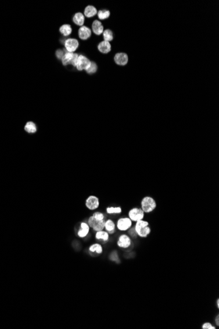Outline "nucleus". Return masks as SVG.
<instances>
[{"label":"nucleus","mask_w":219,"mask_h":329,"mask_svg":"<svg viewBox=\"0 0 219 329\" xmlns=\"http://www.w3.org/2000/svg\"><path fill=\"white\" fill-rule=\"evenodd\" d=\"M141 209L144 213L149 214L152 212L157 207L156 200L152 197L146 196L142 199L140 202Z\"/></svg>","instance_id":"2"},{"label":"nucleus","mask_w":219,"mask_h":329,"mask_svg":"<svg viewBox=\"0 0 219 329\" xmlns=\"http://www.w3.org/2000/svg\"><path fill=\"white\" fill-rule=\"evenodd\" d=\"M135 231L136 234L141 238H146L151 233V229L149 227V223L147 221L142 219L136 222Z\"/></svg>","instance_id":"1"},{"label":"nucleus","mask_w":219,"mask_h":329,"mask_svg":"<svg viewBox=\"0 0 219 329\" xmlns=\"http://www.w3.org/2000/svg\"><path fill=\"white\" fill-rule=\"evenodd\" d=\"M144 212L141 208H131L128 213L129 218L132 222H136L138 221L143 219L144 218Z\"/></svg>","instance_id":"4"},{"label":"nucleus","mask_w":219,"mask_h":329,"mask_svg":"<svg viewBox=\"0 0 219 329\" xmlns=\"http://www.w3.org/2000/svg\"><path fill=\"white\" fill-rule=\"evenodd\" d=\"M133 225V222L130 219V218H121L119 219L117 222V228H118L121 231H125L129 229Z\"/></svg>","instance_id":"5"},{"label":"nucleus","mask_w":219,"mask_h":329,"mask_svg":"<svg viewBox=\"0 0 219 329\" xmlns=\"http://www.w3.org/2000/svg\"><path fill=\"white\" fill-rule=\"evenodd\" d=\"M24 130L29 133H34L37 131V126L33 122H28L24 126Z\"/></svg>","instance_id":"18"},{"label":"nucleus","mask_w":219,"mask_h":329,"mask_svg":"<svg viewBox=\"0 0 219 329\" xmlns=\"http://www.w3.org/2000/svg\"><path fill=\"white\" fill-rule=\"evenodd\" d=\"M92 216L95 218L97 220H100V221H102V220H104V215L102 213V212H95L93 215Z\"/></svg>","instance_id":"27"},{"label":"nucleus","mask_w":219,"mask_h":329,"mask_svg":"<svg viewBox=\"0 0 219 329\" xmlns=\"http://www.w3.org/2000/svg\"><path fill=\"white\" fill-rule=\"evenodd\" d=\"M95 237L98 240H103L104 242L108 240L109 239V233L107 231H104L103 230L96 231Z\"/></svg>","instance_id":"17"},{"label":"nucleus","mask_w":219,"mask_h":329,"mask_svg":"<svg viewBox=\"0 0 219 329\" xmlns=\"http://www.w3.org/2000/svg\"><path fill=\"white\" fill-rule=\"evenodd\" d=\"M72 27L69 24H64L60 28V32L64 36H68L72 33Z\"/></svg>","instance_id":"21"},{"label":"nucleus","mask_w":219,"mask_h":329,"mask_svg":"<svg viewBox=\"0 0 219 329\" xmlns=\"http://www.w3.org/2000/svg\"><path fill=\"white\" fill-rule=\"evenodd\" d=\"M64 45L68 52L73 53L78 49L79 46V42L77 40L70 38L65 41Z\"/></svg>","instance_id":"9"},{"label":"nucleus","mask_w":219,"mask_h":329,"mask_svg":"<svg viewBox=\"0 0 219 329\" xmlns=\"http://www.w3.org/2000/svg\"><path fill=\"white\" fill-rule=\"evenodd\" d=\"M74 23L79 26H82L85 21L84 15L81 13H77L73 17Z\"/></svg>","instance_id":"19"},{"label":"nucleus","mask_w":219,"mask_h":329,"mask_svg":"<svg viewBox=\"0 0 219 329\" xmlns=\"http://www.w3.org/2000/svg\"><path fill=\"white\" fill-rule=\"evenodd\" d=\"M202 328L203 329H215V327L213 326L210 323H205L203 325H202Z\"/></svg>","instance_id":"28"},{"label":"nucleus","mask_w":219,"mask_h":329,"mask_svg":"<svg viewBox=\"0 0 219 329\" xmlns=\"http://www.w3.org/2000/svg\"><path fill=\"white\" fill-rule=\"evenodd\" d=\"M96 70H97V65H96V63H95L94 62H91L89 67L86 70L87 73L88 74L95 73Z\"/></svg>","instance_id":"26"},{"label":"nucleus","mask_w":219,"mask_h":329,"mask_svg":"<svg viewBox=\"0 0 219 329\" xmlns=\"http://www.w3.org/2000/svg\"><path fill=\"white\" fill-rule=\"evenodd\" d=\"M114 60L116 63L118 65L124 66L128 62V56L124 53H117L114 57Z\"/></svg>","instance_id":"11"},{"label":"nucleus","mask_w":219,"mask_h":329,"mask_svg":"<svg viewBox=\"0 0 219 329\" xmlns=\"http://www.w3.org/2000/svg\"><path fill=\"white\" fill-rule=\"evenodd\" d=\"M96 13H97V10H96V9L95 7L91 6L87 7L85 9V12H84L85 16L89 18L94 17Z\"/></svg>","instance_id":"20"},{"label":"nucleus","mask_w":219,"mask_h":329,"mask_svg":"<svg viewBox=\"0 0 219 329\" xmlns=\"http://www.w3.org/2000/svg\"><path fill=\"white\" fill-rule=\"evenodd\" d=\"M218 318H219V317H218V315L217 316V317H216V323H217V325L218 326L219 325V323H218Z\"/></svg>","instance_id":"30"},{"label":"nucleus","mask_w":219,"mask_h":329,"mask_svg":"<svg viewBox=\"0 0 219 329\" xmlns=\"http://www.w3.org/2000/svg\"><path fill=\"white\" fill-rule=\"evenodd\" d=\"M98 49L101 53H108L111 50V45L108 42L103 41L99 44Z\"/></svg>","instance_id":"15"},{"label":"nucleus","mask_w":219,"mask_h":329,"mask_svg":"<svg viewBox=\"0 0 219 329\" xmlns=\"http://www.w3.org/2000/svg\"><path fill=\"white\" fill-rule=\"evenodd\" d=\"M104 228L108 233L113 234L115 232L116 224L112 219H108L105 221Z\"/></svg>","instance_id":"16"},{"label":"nucleus","mask_w":219,"mask_h":329,"mask_svg":"<svg viewBox=\"0 0 219 329\" xmlns=\"http://www.w3.org/2000/svg\"><path fill=\"white\" fill-rule=\"evenodd\" d=\"M217 307L218 308L219 307V300L218 299L217 300Z\"/></svg>","instance_id":"31"},{"label":"nucleus","mask_w":219,"mask_h":329,"mask_svg":"<svg viewBox=\"0 0 219 329\" xmlns=\"http://www.w3.org/2000/svg\"><path fill=\"white\" fill-rule=\"evenodd\" d=\"M97 13H98V17L100 20L108 19L110 15V11H108V10H105V9L100 10V11L97 12Z\"/></svg>","instance_id":"25"},{"label":"nucleus","mask_w":219,"mask_h":329,"mask_svg":"<svg viewBox=\"0 0 219 329\" xmlns=\"http://www.w3.org/2000/svg\"><path fill=\"white\" fill-rule=\"evenodd\" d=\"M78 56L79 55L77 53L68 52V51H66V53H64L63 57L61 60H62L63 64L65 66L70 64L76 67V65H77V63H78Z\"/></svg>","instance_id":"3"},{"label":"nucleus","mask_w":219,"mask_h":329,"mask_svg":"<svg viewBox=\"0 0 219 329\" xmlns=\"http://www.w3.org/2000/svg\"><path fill=\"white\" fill-rule=\"evenodd\" d=\"M117 244L120 248H127L131 245V239L128 235L125 234L121 235L120 236Z\"/></svg>","instance_id":"10"},{"label":"nucleus","mask_w":219,"mask_h":329,"mask_svg":"<svg viewBox=\"0 0 219 329\" xmlns=\"http://www.w3.org/2000/svg\"><path fill=\"white\" fill-rule=\"evenodd\" d=\"M88 225L90 227H92L95 231H102L104 229L105 220H97L91 215L88 219Z\"/></svg>","instance_id":"6"},{"label":"nucleus","mask_w":219,"mask_h":329,"mask_svg":"<svg viewBox=\"0 0 219 329\" xmlns=\"http://www.w3.org/2000/svg\"><path fill=\"white\" fill-rule=\"evenodd\" d=\"M90 227L88 223L82 222L81 223V228L78 231V235L80 238H85L89 233Z\"/></svg>","instance_id":"12"},{"label":"nucleus","mask_w":219,"mask_h":329,"mask_svg":"<svg viewBox=\"0 0 219 329\" xmlns=\"http://www.w3.org/2000/svg\"><path fill=\"white\" fill-rule=\"evenodd\" d=\"M122 212L121 207H108L106 208V212L109 214H119Z\"/></svg>","instance_id":"23"},{"label":"nucleus","mask_w":219,"mask_h":329,"mask_svg":"<svg viewBox=\"0 0 219 329\" xmlns=\"http://www.w3.org/2000/svg\"><path fill=\"white\" fill-rule=\"evenodd\" d=\"M89 250L90 252H96L97 254H102V252H103V247H102V246L100 244L98 243L91 245Z\"/></svg>","instance_id":"22"},{"label":"nucleus","mask_w":219,"mask_h":329,"mask_svg":"<svg viewBox=\"0 0 219 329\" xmlns=\"http://www.w3.org/2000/svg\"><path fill=\"white\" fill-rule=\"evenodd\" d=\"M91 61L86 57V56L80 55L78 56V63L77 65H76V68L78 70H87L91 65Z\"/></svg>","instance_id":"8"},{"label":"nucleus","mask_w":219,"mask_h":329,"mask_svg":"<svg viewBox=\"0 0 219 329\" xmlns=\"http://www.w3.org/2000/svg\"><path fill=\"white\" fill-rule=\"evenodd\" d=\"M64 55V51L63 50L59 49V50H57V51H56V56H57V57L58 59H62Z\"/></svg>","instance_id":"29"},{"label":"nucleus","mask_w":219,"mask_h":329,"mask_svg":"<svg viewBox=\"0 0 219 329\" xmlns=\"http://www.w3.org/2000/svg\"><path fill=\"white\" fill-rule=\"evenodd\" d=\"M79 37L81 40L88 39L91 35V30L87 27H81L78 31Z\"/></svg>","instance_id":"13"},{"label":"nucleus","mask_w":219,"mask_h":329,"mask_svg":"<svg viewBox=\"0 0 219 329\" xmlns=\"http://www.w3.org/2000/svg\"><path fill=\"white\" fill-rule=\"evenodd\" d=\"M92 28H93V31L96 35H100L104 32L103 26L102 25L101 23L97 20H95V21L93 22V25H92Z\"/></svg>","instance_id":"14"},{"label":"nucleus","mask_w":219,"mask_h":329,"mask_svg":"<svg viewBox=\"0 0 219 329\" xmlns=\"http://www.w3.org/2000/svg\"><path fill=\"white\" fill-rule=\"evenodd\" d=\"M103 36L106 42H110L113 40V33L110 30H106L103 32Z\"/></svg>","instance_id":"24"},{"label":"nucleus","mask_w":219,"mask_h":329,"mask_svg":"<svg viewBox=\"0 0 219 329\" xmlns=\"http://www.w3.org/2000/svg\"><path fill=\"white\" fill-rule=\"evenodd\" d=\"M100 202L98 197L94 195H91L85 201V206L90 210H95L99 207Z\"/></svg>","instance_id":"7"}]
</instances>
